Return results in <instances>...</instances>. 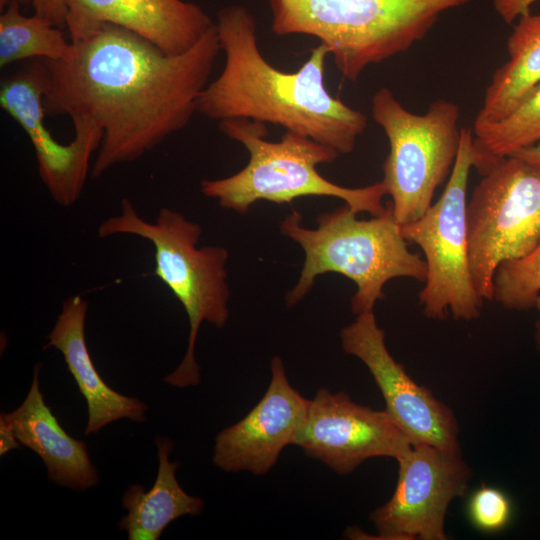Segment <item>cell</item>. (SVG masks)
Masks as SVG:
<instances>
[{"label":"cell","instance_id":"1","mask_svg":"<svg viewBox=\"0 0 540 540\" xmlns=\"http://www.w3.org/2000/svg\"><path fill=\"white\" fill-rule=\"evenodd\" d=\"M70 42L67 58L43 59V105L47 116L67 115L103 132L93 177L139 159L184 129L221 51L215 23L182 54H168L113 24Z\"/></svg>","mask_w":540,"mask_h":540},{"label":"cell","instance_id":"2","mask_svg":"<svg viewBox=\"0 0 540 540\" xmlns=\"http://www.w3.org/2000/svg\"><path fill=\"white\" fill-rule=\"evenodd\" d=\"M215 26L225 64L197 98V113L218 121L248 118L282 126L339 155L354 150L368 120L326 89V46L319 43L297 71L284 72L260 51L256 20L246 7L222 8Z\"/></svg>","mask_w":540,"mask_h":540},{"label":"cell","instance_id":"3","mask_svg":"<svg viewBox=\"0 0 540 540\" xmlns=\"http://www.w3.org/2000/svg\"><path fill=\"white\" fill-rule=\"evenodd\" d=\"M301 222L302 215L293 210L280 224L282 234L295 241L305 254L299 279L285 295L288 307L298 304L310 292L315 279L328 272L355 283L357 290L351 298L355 315L374 311L389 280H426V261L409 250L390 205L370 219H358L357 213L345 204L320 214L315 229Z\"/></svg>","mask_w":540,"mask_h":540},{"label":"cell","instance_id":"4","mask_svg":"<svg viewBox=\"0 0 540 540\" xmlns=\"http://www.w3.org/2000/svg\"><path fill=\"white\" fill-rule=\"evenodd\" d=\"M469 1L266 0L274 34L317 38L352 82L370 65L408 50L441 14Z\"/></svg>","mask_w":540,"mask_h":540},{"label":"cell","instance_id":"5","mask_svg":"<svg viewBox=\"0 0 540 540\" xmlns=\"http://www.w3.org/2000/svg\"><path fill=\"white\" fill-rule=\"evenodd\" d=\"M219 130L249 152L247 165L237 173L201 181L202 193L216 199L221 208L245 214L259 200L290 204L305 196L342 199L357 214L378 216L387 208L382 203L387 195L382 181L348 188L324 178L317 166L333 162L339 153L307 136L285 130L280 141H267L266 124L248 118L221 120Z\"/></svg>","mask_w":540,"mask_h":540},{"label":"cell","instance_id":"6","mask_svg":"<svg viewBox=\"0 0 540 540\" xmlns=\"http://www.w3.org/2000/svg\"><path fill=\"white\" fill-rule=\"evenodd\" d=\"M201 233L198 223L166 207L155 221H146L127 198L122 199L120 212L98 228L101 238L124 234L149 241L154 248L155 275L183 306L190 326L187 350L180 365L163 379L178 388L200 383L194 350L201 323L222 328L229 318L225 269L229 254L223 246L199 248Z\"/></svg>","mask_w":540,"mask_h":540},{"label":"cell","instance_id":"7","mask_svg":"<svg viewBox=\"0 0 540 540\" xmlns=\"http://www.w3.org/2000/svg\"><path fill=\"white\" fill-rule=\"evenodd\" d=\"M371 115L388 139L381 181L396 220L404 225L428 210L436 189L451 174L461 142L460 108L436 99L426 113L415 114L382 87L372 97Z\"/></svg>","mask_w":540,"mask_h":540},{"label":"cell","instance_id":"8","mask_svg":"<svg viewBox=\"0 0 540 540\" xmlns=\"http://www.w3.org/2000/svg\"><path fill=\"white\" fill-rule=\"evenodd\" d=\"M473 168V133L461 128L459 152L440 198L417 220L401 225L408 243L418 245L427 264L419 304L429 319L480 317L484 299L470 269L467 231V185Z\"/></svg>","mask_w":540,"mask_h":540},{"label":"cell","instance_id":"9","mask_svg":"<svg viewBox=\"0 0 540 540\" xmlns=\"http://www.w3.org/2000/svg\"><path fill=\"white\" fill-rule=\"evenodd\" d=\"M467 231L474 285L492 300L498 265L527 254L540 240V173L514 156L499 161L467 202Z\"/></svg>","mask_w":540,"mask_h":540},{"label":"cell","instance_id":"10","mask_svg":"<svg viewBox=\"0 0 540 540\" xmlns=\"http://www.w3.org/2000/svg\"><path fill=\"white\" fill-rule=\"evenodd\" d=\"M396 461L394 493L370 515L378 538L445 540L449 504L466 494L471 478L460 449L417 444Z\"/></svg>","mask_w":540,"mask_h":540},{"label":"cell","instance_id":"11","mask_svg":"<svg viewBox=\"0 0 540 540\" xmlns=\"http://www.w3.org/2000/svg\"><path fill=\"white\" fill-rule=\"evenodd\" d=\"M47 70L43 59L29 60L5 77L0 85V106L25 131L35 151L39 176L52 199L63 207L80 197L92 154L100 148L103 132L90 124L74 122V139L56 141L47 129L43 98Z\"/></svg>","mask_w":540,"mask_h":540},{"label":"cell","instance_id":"12","mask_svg":"<svg viewBox=\"0 0 540 540\" xmlns=\"http://www.w3.org/2000/svg\"><path fill=\"white\" fill-rule=\"evenodd\" d=\"M341 347L360 359L371 373L385 401V410L412 445L428 444L458 450V424L452 410L415 382L390 354L385 332L374 311L356 315L341 329Z\"/></svg>","mask_w":540,"mask_h":540},{"label":"cell","instance_id":"13","mask_svg":"<svg viewBox=\"0 0 540 540\" xmlns=\"http://www.w3.org/2000/svg\"><path fill=\"white\" fill-rule=\"evenodd\" d=\"M294 445L341 475L374 457L399 459L413 446L386 410L355 403L345 392L319 389Z\"/></svg>","mask_w":540,"mask_h":540},{"label":"cell","instance_id":"14","mask_svg":"<svg viewBox=\"0 0 540 540\" xmlns=\"http://www.w3.org/2000/svg\"><path fill=\"white\" fill-rule=\"evenodd\" d=\"M271 379L259 402L215 438L212 462L225 472L263 475L276 464L307 418L310 400L294 389L279 356L270 362Z\"/></svg>","mask_w":540,"mask_h":540},{"label":"cell","instance_id":"15","mask_svg":"<svg viewBox=\"0 0 540 540\" xmlns=\"http://www.w3.org/2000/svg\"><path fill=\"white\" fill-rule=\"evenodd\" d=\"M64 4L70 41L113 24L168 54H182L214 25L200 6L183 0H64Z\"/></svg>","mask_w":540,"mask_h":540},{"label":"cell","instance_id":"16","mask_svg":"<svg viewBox=\"0 0 540 540\" xmlns=\"http://www.w3.org/2000/svg\"><path fill=\"white\" fill-rule=\"evenodd\" d=\"M87 309L88 303L80 295L66 299L43 347L61 352L87 402L88 422L84 434L98 433L107 424L123 418L142 423L146 420L148 406L138 398L110 388L93 364L85 338Z\"/></svg>","mask_w":540,"mask_h":540},{"label":"cell","instance_id":"17","mask_svg":"<svg viewBox=\"0 0 540 540\" xmlns=\"http://www.w3.org/2000/svg\"><path fill=\"white\" fill-rule=\"evenodd\" d=\"M40 363L34 367L33 380L22 404L10 413H1L21 445L33 450L44 462L49 481L76 491H84L99 482L86 444L61 427L39 388Z\"/></svg>","mask_w":540,"mask_h":540},{"label":"cell","instance_id":"18","mask_svg":"<svg viewBox=\"0 0 540 540\" xmlns=\"http://www.w3.org/2000/svg\"><path fill=\"white\" fill-rule=\"evenodd\" d=\"M158 472L153 486L145 491L139 484H132L124 492L122 505L128 511L119 522V528L129 540H157L165 528L184 515L195 516L204 509L201 498L189 495L176 478L177 461H169L173 442L166 437L155 439Z\"/></svg>","mask_w":540,"mask_h":540},{"label":"cell","instance_id":"19","mask_svg":"<svg viewBox=\"0 0 540 540\" xmlns=\"http://www.w3.org/2000/svg\"><path fill=\"white\" fill-rule=\"evenodd\" d=\"M508 59L486 88L474 124L494 123L508 116L540 82V13L522 14L507 40Z\"/></svg>","mask_w":540,"mask_h":540},{"label":"cell","instance_id":"20","mask_svg":"<svg viewBox=\"0 0 540 540\" xmlns=\"http://www.w3.org/2000/svg\"><path fill=\"white\" fill-rule=\"evenodd\" d=\"M473 168L483 176L502 159L540 142V82L505 118L474 124Z\"/></svg>","mask_w":540,"mask_h":540},{"label":"cell","instance_id":"21","mask_svg":"<svg viewBox=\"0 0 540 540\" xmlns=\"http://www.w3.org/2000/svg\"><path fill=\"white\" fill-rule=\"evenodd\" d=\"M18 2H10L0 15V67L32 59L62 60L72 50L61 28L40 16H25Z\"/></svg>","mask_w":540,"mask_h":540},{"label":"cell","instance_id":"22","mask_svg":"<svg viewBox=\"0 0 540 540\" xmlns=\"http://www.w3.org/2000/svg\"><path fill=\"white\" fill-rule=\"evenodd\" d=\"M539 296L540 240L527 254L501 262L492 280V300L507 310H529Z\"/></svg>","mask_w":540,"mask_h":540},{"label":"cell","instance_id":"23","mask_svg":"<svg viewBox=\"0 0 540 540\" xmlns=\"http://www.w3.org/2000/svg\"><path fill=\"white\" fill-rule=\"evenodd\" d=\"M512 514L511 499L503 490L494 486L478 487L467 502L469 521L484 533L502 531L510 523Z\"/></svg>","mask_w":540,"mask_h":540},{"label":"cell","instance_id":"24","mask_svg":"<svg viewBox=\"0 0 540 540\" xmlns=\"http://www.w3.org/2000/svg\"><path fill=\"white\" fill-rule=\"evenodd\" d=\"M10 2H18L21 6H32L34 14L59 28L66 25L64 0H0V9L2 10Z\"/></svg>","mask_w":540,"mask_h":540},{"label":"cell","instance_id":"25","mask_svg":"<svg viewBox=\"0 0 540 540\" xmlns=\"http://www.w3.org/2000/svg\"><path fill=\"white\" fill-rule=\"evenodd\" d=\"M537 0H492L493 6L506 23H512L522 14L529 12Z\"/></svg>","mask_w":540,"mask_h":540},{"label":"cell","instance_id":"26","mask_svg":"<svg viewBox=\"0 0 540 540\" xmlns=\"http://www.w3.org/2000/svg\"><path fill=\"white\" fill-rule=\"evenodd\" d=\"M20 445L10 426L0 420V455L3 456L10 450L19 448Z\"/></svg>","mask_w":540,"mask_h":540},{"label":"cell","instance_id":"27","mask_svg":"<svg viewBox=\"0 0 540 540\" xmlns=\"http://www.w3.org/2000/svg\"><path fill=\"white\" fill-rule=\"evenodd\" d=\"M510 156L521 159L540 173V142L518 150Z\"/></svg>","mask_w":540,"mask_h":540},{"label":"cell","instance_id":"28","mask_svg":"<svg viewBox=\"0 0 540 540\" xmlns=\"http://www.w3.org/2000/svg\"><path fill=\"white\" fill-rule=\"evenodd\" d=\"M535 308L538 310L540 314V296L536 300ZM535 344L540 352V318L535 324V334H534Z\"/></svg>","mask_w":540,"mask_h":540}]
</instances>
